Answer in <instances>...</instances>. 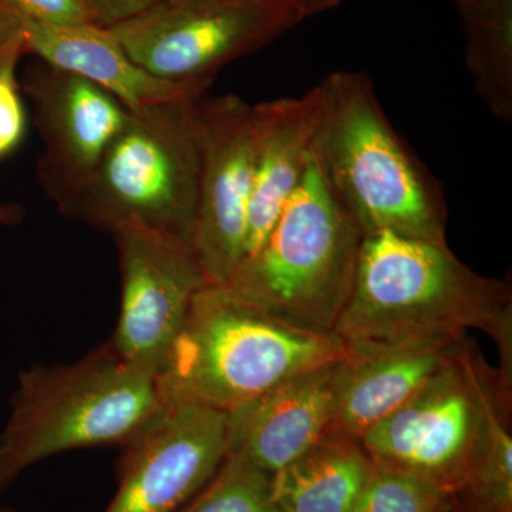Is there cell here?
Listing matches in <instances>:
<instances>
[{
    "label": "cell",
    "instance_id": "cell-22",
    "mask_svg": "<svg viewBox=\"0 0 512 512\" xmlns=\"http://www.w3.org/2000/svg\"><path fill=\"white\" fill-rule=\"evenodd\" d=\"M23 55L25 45L18 30L0 57V158L12 153L25 136V109L16 79V66Z\"/></svg>",
    "mask_w": 512,
    "mask_h": 512
},
{
    "label": "cell",
    "instance_id": "cell-12",
    "mask_svg": "<svg viewBox=\"0 0 512 512\" xmlns=\"http://www.w3.org/2000/svg\"><path fill=\"white\" fill-rule=\"evenodd\" d=\"M23 90L45 143L37 165L40 184L69 218L130 110L97 84L43 62L30 67Z\"/></svg>",
    "mask_w": 512,
    "mask_h": 512
},
{
    "label": "cell",
    "instance_id": "cell-20",
    "mask_svg": "<svg viewBox=\"0 0 512 512\" xmlns=\"http://www.w3.org/2000/svg\"><path fill=\"white\" fill-rule=\"evenodd\" d=\"M510 402L494 407L487 434L468 478V503L485 512H512V436Z\"/></svg>",
    "mask_w": 512,
    "mask_h": 512
},
{
    "label": "cell",
    "instance_id": "cell-26",
    "mask_svg": "<svg viewBox=\"0 0 512 512\" xmlns=\"http://www.w3.org/2000/svg\"><path fill=\"white\" fill-rule=\"evenodd\" d=\"M25 220V210L16 204H0V227H16Z\"/></svg>",
    "mask_w": 512,
    "mask_h": 512
},
{
    "label": "cell",
    "instance_id": "cell-15",
    "mask_svg": "<svg viewBox=\"0 0 512 512\" xmlns=\"http://www.w3.org/2000/svg\"><path fill=\"white\" fill-rule=\"evenodd\" d=\"M3 13L22 35L25 53H32L40 62L97 84L128 110L201 99L211 87L208 83L168 82L153 76L134 63L106 29L94 23L40 25Z\"/></svg>",
    "mask_w": 512,
    "mask_h": 512
},
{
    "label": "cell",
    "instance_id": "cell-23",
    "mask_svg": "<svg viewBox=\"0 0 512 512\" xmlns=\"http://www.w3.org/2000/svg\"><path fill=\"white\" fill-rule=\"evenodd\" d=\"M0 9L13 18L40 25L92 23L84 0H0Z\"/></svg>",
    "mask_w": 512,
    "mask_h": 512
},
{
    "label": "cell",
    "instance_id": "cell-24",
    "mask_svg": "<svg viewBox=\"0 0 512 512\" xmlns=\"http://www.w3.org/2000/svg\"><path fill=\"white\" fill-rule=\"evenodd\" d=\"M161 0H84L90 20L100 28H109L153 8Z\"/></svg>",
    "mask_w": 512,
    "mask_h": 512
},
{
    "label": "cell",
    "instance_id": "cell-30",
    "mask_svg": "<svg viewBox=\"0 0 512 512\" xmlns=\"http://www.w3.org/2000/svg\"><path fill=\"white\" fill-rule=\"evenodd\" d=\"M0 512H15V511L8 510V508L0 507Z\"/></svg>",
    "mask_w": 512,
    "mask_h": 512
},
{
    "label": "cell",
    "instance_id": "cell-13",
    "mask_svg": "<svg viewBox=\"0 0 512 512\" xmlns=\"http://www.w3.org/2000/svg\"><path fill=\"white\" fill-rule=\"evenodd\" d=\"M340 360L299 373L227 413V454L275 474L325 439Z\"/></svg>",
    "mask_w": 512,
    "mask_h": 512
},
{
    "label": "cell",
    "instance_id": "cell-1",
    "mask_svg": "<svg viewBox=\"0 0 512 512\" xmlns=\"http://www.w3.org/2000/svg\"><path fill=\"white\" fill-rule=\"evenodd\" d=\"M468 329L500 350L512 386L510 286L471 271L447 244L382 231L363 235L355 282L333 335L346 349L454 342Z\"/></svg>",
    "mask_w": 512,
    "mask_h": 512
},
{
    "label": "cell",
    "instance_id": "cell-10",
    "mask_svg": "<svg viewBox=\"0 0 512 512\" xmlns=\"http://www.w3.org/2000/svg\"><path fill=\"white\" fill-rule=\"evenodd\" d=\"M227 417L202 404H165L124 446L117 490L104 512L180 511L227 457Z\"/></svg>",
    "mask_w": 512,
    "mask_h": 512
},
{
    "label": "cell",
    "instance_id": "cell-28",
    "mask_svg": "<svg viewBox=\"0 0 512 512\" xmlns=\"http://www.w3.org/2000/svg\"><path fill=\"white\" fill-rule=\"evenodd\" d=\"M450 512H485V511L480 510V508L476 507V505L468 503L467 500H466V503H461V497H460L456 501V504L453 505V508H451Z\"/></svg>",
    "mask_w": 512,
    "mask_h": 512
},
{
    "label": "cell",
    "instance_id": "cell-25",
    "mask_svg": "<svg viewBox=\"0 0 512 512\" xmlns=\"http://www.w3.org/2000/svg\"><path fill=\"white\" fill-rule=\"evenodd\" d=\"M295 9L306 19L312 15L326 12V10L338 8L345 0H289Z\"/></svg>",
    "mask_w": 512,
    "mask_h": 512
},
{
    "label": "cell",
    "instance_id": "cell-9",
    "mask_svg": "<svg viewBox=\"0 0 512 512\" xmlns=\"http://www.w3.org/2000/svg\"><path fill=\"white\" fill-rule=\"evenodd\" d=\"M111 235L119 249L121 306L109 343L123 362L158 380L208 281L183 242L137 225Z\"/></svg>",
    "mask_w": 512,
    "mask_h": 512
},
{
    "label": "cell",
    "instance_id": "cell-4",
    "mask_svg": "<svg viewBox=\"0 0 512 512\" xmlns=\"http://www.w3.org/2000/svg\"><path fill=\"white\" fill-rule=\"evenodd\" d=\"M346 353L333 333L295 328L227 286L208 284L195 296L158 384L165 403L191 402L229 413Z\"/></svg>",
    "mask_w": 512,
    "mask_h": 512
},
{
    "label": "cell",
    "instance_id": "cell-7",
    "mask_svg": "<svg viewBox=\"0 0 512 512\" xmlns=\"http://www.w3.org/2000/svg\"><path fill=\"white\" fill-rule=\"evenodd\" d=\"M500 402H511V389L466 338L433 379L359 443L376 466L416 474L461 497Z\"/></svg>",
    "mask_w": 512,
    "mask_h": 512
},
{
    "label": "cell",
    "instance_id": "cell-17",
    "mask_svg": "<svg viewBox=\"0 0 512 512\" xmlns=\"http://www.w3.org/2000/svg\"><path fill=\"white\" fill-rule=\"evenodd\" d=\"M373 461L359 441L320 440L272 477L281 512H352Z\"/></svg>",
    "mask_w": 512,
    "mask_h": 512
},
{
    "label": "cell",
    "instance_id": "cell-27",
    "mask_svg": "<svg viewBox=\"0 0 512 512\" xmlns=\"http://www.w3.org/2000/svg\"><path fill=\"white\" fill-rule=\"evenodd\" d=\"M16 32H18V30H16L13 23L10 22L8 16L0 10V57H2L6 47H8L10 40L15 37Z\"/></svg>",
    "mask_w": 512,
    "mask_h": 512
},
{
    "label": "cell",
    "instance_id": "cell-16",
    "mask_svg": "<svg viewBox=\"0 0 512 512\" xmlns=\"http://www.w3.org/2000/svg\"><path fill=\"white\" fill-rule=\"evenodd\" d=\"M319 113V86L301 97L252 106L254 181L242 262L264 244L286 202L301 183L312 154Z\"/></svg>",
    "mask_w": 512,
    "mask_h": 512
},
{
    "label": "cell",
    "instance_id": "cell-2",
    "mask_svg": "<svg viewBox=\"0 0 512 512\" xmlns=\"http://www.w3.org/2000/svg\"><path fill=\"white\" fill-rule=\"evenodd\" d=\"M312 153L363 235L389 231L446 244L439 183L396 133L365 73L335 72L318 84Z\"/></svg>",
    "mask_w": 512,
    "mask_h": 512
},
{
    "label": "cell",
    "instance_id": "cell-18",
    "mask_svg": "<svg viewBox=\"0 0 512 512\" xmlns=\"http://www.w3.org/2000/svg\"><path fill=\"white\" fill-rule=\"evenodd\" d=\"M467 69L494 116L512 117V0H474L460 9Z\"/></svg>",
    "mask_w": 512,
    "mask_h": 512
},
{
    "label": "cell",
    "instance_id": "cell-19",
    "mask_svg": "<svg viewBox=\"0 0 512 512\" xmlns=\"http://www.w3.org/2000/svg\"><path fill=\"white\" fill-rule=\"evenodd\" d=\"M272 477L247 457L229 453L211 480L178 512H281Z\"/></svg>",
    "mask_w": 512,
    "mask_h": 512
},
{
    "label": "cell",
    "instance_id": "cell-29",
    "mask_svg": "<svg viewBox=\"0 0 512 512\" xmlns=\"http://www.w3.org/2000/svg\"><path fill=\"white\" fill-rule=\"evenodd\" d=\"M474 0H456L458 9L464 8V6L470 5Z\"/></svg>",
    "mask_w": 512,
    "mask_h": 512
},
{
    "label": "cell",
    "instance_id": "cell-14",
    "mask_svg": "<svg viewBox=\"0 0 512 512\" xmlns=\"http://www.w3.org/2000/svg\"><path fill=\"white\" fill-rule=\"evenodd\" d=\"M467 338V336H466ZM346 349L339 362L330 439L360 441L453 359L463 340Z\"/></svg>",
    "mask_w": 512,
    "mask_h": 512
},
{
    "label": "cell",
    "instance_id": "cell-3",
    "mask_svg": "<svg viewBox=\"0 0 512 512\" xmlns=\"http://www.w3.org/2000/svg\"><path fill=\"white\" fill-rule=\"evenodd\" d=\"M165 404L156 377L127 365L109 342L77 362L30 367L0 430V495L57 454L126 446Z\"/></svg>",
    "mask_w": 512,
    "mask_h": 512
},
{
    "label": "cell",
    "instance_id": "cell-8",
    "mask_svg": "<svg viewBox=\"0 0 512 512\" xmlns=\"http://www.w3.org/2000/svg\"><path fill=\"white\" fill-rule=\"evenodd\" d=\"M289 0H161L104 28L141 69L177 83H208L227 64L301 23Z\"/></svg>",
    "mask_w": 512,
    "mask_h": 512
},
{
    "label": "cell",
    "instance_id": "cell-6",
    "mask_svg": "<svg viewBox=\"0 0 512 512\" xmlns=\"http://www.w3.org/2000/svg\"><path fill=\"white\" fill-rule=\"evenodd\" d=\"M198 100L128 111L70 220L110 234L137 225L194 249L201 171Z\"/></svg>",
    "mask_w": 512,
    "mask_h": 512
},
{
    "label": "cell",
    "instance_id": "cell-5",
    "mask_svg": "<svg viewBox=\"0 0 512 512\" xmlns=\"http://www.w3.org/2000/svg\"><path fill=\"white\" fill-rule=\"evenodd\" d=\"M362 239L312 153L264 244L225 286L288 325L333 333L352 292Z\"/></svg>",
    "mask_w": 512,
    "mask_h": 512
},
{
    "label": "cell",
    "instance_id": "cell-11",
    "mask_svg": "<svg viewBox=\"0 0 512 512\" xmlns=\"http://www.w3.org/2000/svg\"><path fill=\"white\" fill-rule=\"evenodd\" d=\"M201 171L194 252L208 284L227 285L244 259L254 181L252 106L234 94L198 100Z\"/></svg>",
    "mask_w": 512,
    "mask_h": 512
},
{
    "label": "cell",
    "instance_id": "cell-21",
    "mask_svg": "<svg viewBox=\"0 0 512 512\" xmlns=\"http://www.w3.org/2000/svg\"><path fill=\"white\" fill-rule=\"evenodd\" d=\"M458 498L426 478L373 464L352 512H450Z\"/></svg>",
    "mask_w": 512,
    "mask_h": 512
}]
</instances>
